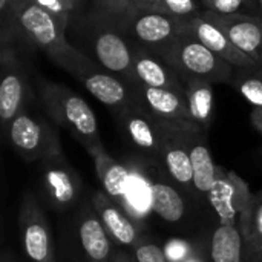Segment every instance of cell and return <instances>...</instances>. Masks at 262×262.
Returning <instances> with one entry per match:
<instances>
[{
  "label": "cell",
  "instance_id": "6da1fadb",
  "mask_svg": "<svg viewBox=\"0 0 262 262\" xmlns=\"http://www.w3.org/2000/svg\"><path fill=\"white\" fill-rule=\"evenodd\" d=\"M15 21L18 31H21L32 45L45 51L52 61L60 64L72 77H77L81 71L95 64L91 57L68 41V28L34 0H20L15 9Z\"/></svg>",
  "mask_w": 262,
  "mask_h": 262
},
{
  "label": "cell",
  "instance_id": "7a4b0ae2",
  "mask_svg": "<svg viewBox=\"0 0 262 262\" xmlns=\"http://www.w3.org/2000/svg\"><path fill=\"white\" fill-rule=\"evenodd\" d=\"M40 100L49 117L58 126L64 127L88 154L104 147L100 137L98 120L83 97L64 84L41 80Z\"/></svg>",
  "mask_w": 262,
  "mask_h": 262
},
{
  "label": "cell",
  "instance_id": "3957f363",
  "mask_svg": "<svg viewBox=\"0 0 262 262\" xmlns=\"http://www.w3.org/2000/svg\"><path fill=\"white\" fill-rule=\"evenodd\" d=\"M160 57L181 77L183 81L190 78L206 80L210 83H230L235 66L209 49L190 31L183 34Z\"/></svg>",
  "mask_w": 262,
  "mask_h": 262
},
{
  "label": "cell",
  "instance_id": "277c9868",
  "mask_svg": "<svg viewBox=\"0 0 262 262\" xmlns=\"http://www.w3.org/2000/svg\"><path fill=\"white\" fill-rule=\"evenodd\" d=\"M38 164L40 195L57 213H69L83 201V181L78 172L61 154L51 155Z\"/></svg>",
  "mask_w": 262,
  "mask_h": 262
},
{
  "label": "cell",
  "instance_id": "5b68a950",
  "mask_svg": "<svg viewBox=\"0 0 262 262\" xmlns=\"http://www.w3.org/2000/svg\"><path fill=\"white\" fill-rule=\"evenodd\" d=\"M91 31L86 34L91 38V51L94 61L104 71L121 78L127 86L134 83V46L126 35L106 20L92 14Z\"/></svg>",
  "mask_w": 262,
  "mask_h": 262
},
{
  "label": "cell",
  "instance_id": "8992f818",
  "mask_svg": "<svg viewBox=\"0 0 262 262\" xmlns=\"http://www.w3.org/2000/svg\"><path fill=\"white\" fill-rule=\"evenodd\" d=\"M14 150L28 163H38L51 155L61 154L57 129L41 117L23 109L6 129Z\"/></svg>",
  "mask_w": 262,
  "mask_h": 262
},
{
  "label": "cell",
  "instance_id": "52a82bcc",
  "mask_svg": "<svg viewBox=\"0 0 262 262\" xmlns=\"http://www.w3.org/2000/svg\"><path fill=\"white\" fill-rule=\"evenodd\" d=\"M18 232L28 261L57 262L49 221L38 198L31 190H25L20 198Z\"/></svg>",
  "mask_w": 262,
  "mask_h": 262
},
{
  "label": "cell",
  "instance_id": "ba28073f",
  "mask_svg": "<svg viewBox=\"0 0 262 262\" xmlns=\"http://www.w3.org/2000/svg\"><path fill=\"white\" fill-rule=\"evenodd\" d=\"M184 29L186 21L167 12L157 9H135L126 23L123 34L135 41V46L160 55L183 34Z\"/></svg>",
  "mask_w": 262,
  "mask_h": 262
},
{
  "label": "cell",
  "instance_id": "9c48e42d",
  "mask_svg": "<svg viewBox=\"0 0 262 262\" xmlns=\"http://www.w3.org/2000/svg\"><path fill=\"white\" fill-rule=\"evenodd\" d=\"M72 243L81 262H111L114 256L112 238L101 223L91 200H83L72 210Z\"/></svg>",
  "mask_w": 262,
  "mask_h": 262
},
{
  "label": "cell",
  "instance_id": "30bf717a",
  "mask_svg": "<svg viewBox=\"0 0 262 262\" xmlns=\"http://www.w3.org/2000/svg\"><path fill=\"white\" fill-rule=\"evenodd\" d=\"M115 117L129 144L157 163L166 138V126L138 103L117 112Z\"/></svg>",
  "mask_w": 262,
  "mask_h": 262
},
{
  "label": "cell",
  "instance_id": "8fae6325",
  "mask_svg": "<svg viewBox=\"0 0 262 262\" xmlns=\"http://www.w3.org/2000/svg\"><path fill=\"white\" fill-rule=\"evenodd\" d=\"M253 196L249 186L236 173L220 167L207 201L216 212L220 223H235L243 227Z\"/></svg>",
  "mask_w": 262,
  "mask_h": 262
},
{
  "label": "cell",
  "instance_id": "7c38bea8",
  "mask_svg": "<svg viewBox=\"0 0 262 262\" xmlns=\"http://www.w3.org/2000/svg\"><path fill=\"white\" fill-rule=\"evenodd\" d=\"M129 89L134 95L135 103L144 107L161 123L181 129H196L190 121L187 98L184 94L170 89L146 86L138 81L129 84Z\"/></svg>",
  "mask_w": 262,
  "mask_h": 262
},
{
  "label": "cell",
  "instance_id": "4fadbf2b",
  "mask_svg": "<svg viewBox=\"0 0 262 262\" xmlns=\"http://www.w3.org/2000/svg\"><path fill=\"white\" fill-rule=\"evenodd\" d=\"M163 124L166 126V138L157 164H160L166 178L172 181L178 189L184 190L187 195H196L193 186V169L190 154L184 138V132L189 129L175 127L166 123Z\"/></svg>",
  "mask_w": 262,
  "mask_h": 262
},
{
  "label": "cell",
  "instance_id": "5bb4252c",
  "mask_svg": "<svg viewBox=\"0 0 262 262\" xmlns=\"http://www.w3.org/2000/svg\"><path fill=\"white\" fill-rule=\"evenodd\" d=\"M203 17L218 25L227 37L250 58L262 64V17L249 12L216 14L204 9Z\"/></svg>",
  "mask_w": 262,
  "mask_h": 262
},
{
  "label": "cell",
  "instance_id": "9a60e30c",
  "mask_svg": "<svg viewBox=\"0 0 262 262\" xmlns=\"http://www.w3.org/2000/svg\"><path fill=\"white\" fill-rule=\"evenodd\" d=\"M8 45L2 46V83H0V120L5 130L11 121L25 109L26 74L20 66L14 51Z\"/></svg>",
  "mask_w": 262,
  "mask_h": 262
},
{
  "label": "cell",
  "instance_id": "2e32d148",
  "mask_svg": "<svg viewBox=\"0 0 262 262\" xmlns=\"http://www.w3.org/2000/svg\"><path fill=\"white\" fill-rule=\"evenodd\" d=\"M98 101L111 107L115 114L135 103L129 86L111 72L92 64L75 77Z\"/></svg>",
  "mask_w": 262,
  "mask_h": 262
},
{
  "label": "cell",
  "instance_id": "e0dca14e",
  "mask_svg": "<svg viewBox=\"0 0 262 262\" xmlns=\"http://www.w3.org/2000/svg\"><path fill=\"white\" fill-rule=\"evenodd\" d=\"M89 200L114 243L120 246L135 247L141 241L138 227L132 221L130 215L107 193L94 192L91 193Z\"/></svg>",
  "mask_w": 262,
  "mask_h": 262
},
{
  "label": "cell",
  "instance_id": "ac0fdd59",
  "mask_svg": "<svg viewBox=\"0 0 262 262\" xmlns=\"http://www.w3.org/2000/svg\"><path fill=\"white\" fill-rule=\"evenodd\" d=\"M134 81L186 95V84L181 77L160 55L138 46H134Z\"/></svg>",
  "mask_w": 262,
  "mask_h": 262
},
{
  "label": "cell",
  "instance_id": "d6986e66",
  "mask_svg": "<svg viewBox=\"0 0 262 262\" xmlns=\"http://www.w3.org/2000/svg\"><path fill=\"white\" fill-rule=\"evenodd\" d=\"M186 29L190 31L198 40H201L209 49L215 54L223 57L226 61L233 64L235 68H246L259 64L247 54H244L229 37L227 34L210 20L204 18L203 15L186 21Z\"/></svg>",
  "mask_w": 262,
  "mask_h": 262
},
{
  "label": "cell",
  "instance_id": "ffe728a7",
  "mask_svg": "<svg viewBox=\"0 0 262 262\" xmlns=\"http://www.w3.org/2000/svg\"><path fill=\"white\" fill-rule=\"evenodd\" d=\"M207 134L196 130V129H189L184 132L186 144L190 154V161H192V169H193V186L195 192L200 196H204L207 200L215 180L218 177V166L213 163L212 152L209 149Z\"/></svg>",
  "mask_w": 262,
  "mask_h": 262
},
{
  "label": "cell",
  "instance_id": "44dd1931",
  "mask_svg": "<svg viewBox=\"0 0 262 262\" xmlns=\"http://www.w3.org/2000/svg\"><path fill=\"white\" fill-rule=\"evenodd\" d=\"M95 164L97 177L103 186L104 193H107L114 201H117L123 209L126 207V195L130 181V169L112 158L104 147H100L89 154Z\"/></svg>",
  "mask_w": 262,
  "mask_h": 262
},
{
  "label": "cell",
  "instance_id": "7402d4cb",
  "mask_svg": "<svg viewBox=\"0 0 262 262\" xmlns=\"http://www.w3.org/2000/svg\"><path fill=\"white\" fill-rule=\"evenodd\" d=\"M210 262H246V239L235 223H220L209 239Z\"/></svg>",
  "mask_w": 262,
  "mask_h": 262
},
{
  "label": "cell",
  "instance_id": "603a6c76",
  "mask_svg": "<svg viewBox=\"0 0 262 262\" xmlns=\"http://www.w3.org/2000/svg\"><path fill=\"white\" fill-rule=\"evenodd\" d=\"M149 190H150V210L155 212L161 220L166 223L175 224L180 223L186 213L187 206L180 192V189L172 184L167 178L150 181L149 180Z\"/></svg>",
  "mask_w": 262,
  "mask_h": 262
},
{
  "label": "cell",
  "instance_id": "cb8c5ba5",
  "mask_svg": "<svg viewBox=\"0 0 262 262\" xmlns=\"http://www.w3.org/2000/svg\"><path fill=\"white\" fill-rule=\"evenodd\" d=\"M184 84L190 121L196 129L207 134L213 118V83L190 78Z\"/></svg>",
  "mask_w": 262,
  "mask_h": 262
},
{
  "label": "cell",
  "instance_id": "d4e9b609",
  "mask_svg": "<svg viewBox=\"0 0 262 262\" xmlns=\"http://www.w3.org/2000/svg\"><path fill=\"white\" fill-rule=\"evenodd\" d=\"M241 230L246 239V262L253 261L262 253V193L253 196Z\"/></svg>",
  "mask_w": 262,
  "mask_h": 262
},
{
  "label": "cell",
  "instance_id": "484cf974",
  "mask_svg": "<svg viewBox=\"0 0 262 262\" xmlns=\"http://www.w3.org/2000/svg\"><path fill=\"white\" fill-rule=\"evenodd\" d=\"M230 84L236 88L249 103L262 109V64L235 68Z\"/></svg>",
  "mask_w": 262,
  "mask_h": 262
},
{
  "label": "cell",
  "instance_id": "4316f807",
  "mask_svg": "<svg viewBox=\"0 0 262 262\" xmlns=\"http://www.w3.org/2000/svg\"><path fill=\"white\" fill-rule=\"evenodd\" d=\"M92 14L106 20L112 26L118 28L121 32L135 12V5L132 0H91Z\"/></svg>",
  "mask_w": 262,
  "mask_h": 262
},
{
  "label": "cell",
  "instance_id": "83f0119b",
  "mask_svg": "<svg viewBox=\"0 0 262 262\" xmlns=\"http://www.w3.org/2000/svg\"><path fill=\"white\" fill-rule=\"evenodd\" d=\"M38 6L52 14L61 25L66 28L74 15L80 14L84 5V0H34Z\"/></svg>",
  "mask_w": 262,
  "mask_h": 262
},
{
  "label": "cell",
  "instance_id": "f1b7e54d",
  "mask_svg": "<svg viewBox=\"0 0 262 262\" xmlns=\"http://www.w3.org/2000/svg\"><path fill=\"white\" fill-rule=\"evenodd\" d=\"M201 6V0H160L157 11H163L183 21H189L203 15L204 8Z\"/></svg>",
  "mask_w": 262,
  "mask_h": 262
},
{
  "label": "cell",
  "instance_id": "f546056e",
  "mask_svg": "<svg viewBox=\"0 0 262 262\" xmlns=\"http://www.w3.org/2000/svg\"><path fill=\"white\" fill-rule=\"evenodd\" d=\"M204 9L216 14L249 12L253 8V0H201Z\"/></svg>",
  "mask_w": 262,
  "mask_h": 262
},
{
  "label": "cell",
  "instance_id": "4dcf8cb0",
  "mask_svg": "<svg viewBox=\"0 0 262 262\" xmlns=\"http://www.w3.org/2000/svg\"><path fill=\"white\" fill-rule=\"evenodd\" d=\"M163 250H164V256H166L167 262L187 261L196 252L195 247L189 241L180 239V238H173V239L167 241Z\"/></svg>",
  "mask_w": 262,
  "mask_h": 262
},
{
  "label": "cell",
  "instance_id": "1f68e13d",
  "mask_svg": "<svg viewBox=\"0 0 262 262\" xmlns=\"http://www.w3.org/2000/svg\"><path fill=\"white\" fill-rule=\"evenodd\" d=\"M134 256L137 262H167L164 250L158 244L144 239H141L134 247Z\"/></svg>",
  "mask_w": 262,
  "mask_h": 262
},
{
  "label": "cell",
  "instance_id": "d6a6232c",
  "mask_svg": "<svg viewBox=\"0 0 262 262\" xmlns=\"http://www.w3.org/2000/svg\"><path fill=\"white\" fill-rule=\"evenodd\" d=\"M20 0H0V12L3 17V28H2V34H5L8 31V26L12 32V29H18L17 28V21H15V9L18 6Z\"/></svg>",
  "mask_w": 262,
  "mask_h": 262
},
{
  "label": "cell",
  "instance_id": "836d02e7",
  "mask_svg": "<svg viewBox=\"0 0 262 262\" xmlns=\"http://www.w3.org/2000/svg\"><path fill=\"white\" fill-rule=\"evenodd\" d=\"M137 9H146V11H152V9H158V2L160 0H132Z\"/></svg>",
  "mask_w": 262,
  "mask_h": 262
},
{
  "label": "cell",
  "instance_id": "e575fe53",
  "mask_svg": "<svg viewBox=\"0 0 262 262\" xmlns=\"http://www.w3.org/2000/svg\"><path fill=\"white\" fill-rule=\"evenodd\" d=\"M250 120H252L253 127L262 135V109L255 107V109L252 111V114H250Z\"/></svg>",
  "mask_w": 262,
  "mask_h": 262
},
{
  "label": "cell",
  "instance_id": "d590c367",
  "mask_svg": "<svg viewBox=\"0 0 262 262\" xmlns=\"http://www.w3.org/2000/svg\"><path fill=\"white\" fill-rule=\"evenodd\" d=\"M111 262H137V259H135V256L130 255V253H126V252L118 250V252L114 253Z\"/></svg>",
  "mask_w": 262,
  "mask_h": 262
},
{
  "label": "cell",
  "instance_id": "8d00e7d4",
  "mask_svg": "<svg viewBox=\"0 0 262 262\" xmlns=\"http://www.w3.org/2000/svg\"><path fill=\"white\" fill-rule=\"evenodd\" d=\"M0 262H17V261H15V256H14L9 250H5V252L2 253Z\"/></svg>",
  "mask_w": 262,
  "mask_h": 262
},
{
  "label": "cell",
  "instance_id": "74e56055",
  "mask_svg": "<svg viewBox=\"0 0 262 262\" xmlns=\"http://www.w3.org/2000/svg\"><path fill=\"white\" fill-rule=\"evenodd\" d=\"M253 12L252 14H256V15H261L262 17V0H253Z\"/></svg>",
  "mask_w": 262,
  "mask_h": 262
},
{
  "label": "cell",
  "instance_id": "f35d334b",
  "mask_svg": "<svg viewBox=\"0 0 262 262\" xmlns=\"http://www.w3.org/2000/svg\"><path fill=\"white\" fill-rule=\"evenodd\" d=\"M184 262H207V261H206V258H204L200 252H195V253H193L187 261H184Z\"/></svg>",
  "mask_w": 262,
  "mask_h": 262
},
{
  "label": "cell",
  "instance_id": "ab89813d",
  "mask_svg": "<svg viewBox=\"0 0 262 262\" xmlns=\"http://www.w3.org/2000/svg\"><path fill=\"white\" fill-rule=\"evenodd\" d=\"M250 262H262V255H259L258 258H255L253 261H250Z\"/></svg>",
  "mask_w": 262,
  "mask_h": 262
},
{
  "label": "cell",
  "instance_id": "60d3db41",
  "mask_svg": "<svg viewBox=\"0 0 262 262\" xmlns=\"http://www.w3.org/2000/svg\"><path fill=\"white\" fill-rule=\"evenodd\" d=\"M261 61H262V55H261Z\"/></svg>",
  "mask_w": 262,
  "mask_h": 262
},
{
  "label": "cell",
  "instance_id": "b9f144b4",
  "mask_svg": "<svg viewBox=\"0 0 262 262\" xmlns=\"http://www.w3.org/2000/svg\"><path fill=\"white\" fill-rule=\"evenodd\" d=\"M261 255H262V253H261Z\"/></svg>",
  "mask_w": 262,
  "mask_h": 262
}]
</instances>
